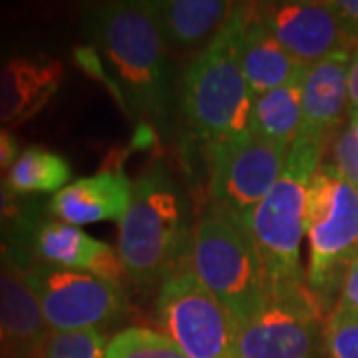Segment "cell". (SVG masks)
Instances as JSON below:
<instances>
[{"instance_id": "obj_20", "label": "cell", "mask_w": 358, "mask_h": 358, "mask_svg": "<svg viewBox=\"0 0 358 358\" xmlns=\"http://www.w3.org/2000/svg\"><path fill=\"white\" fill-rule=\"evenodd\" d=\"M38 201L10 192L6 181L0 179V261L18 273L34 259L30 255L32 235L42 221Z\"/></svg>"}, {"instance_id": "obj_19", "label": "cell", "mask_w": 358, "mask_h": 358, "mask_svg": "<svg viewBox=\"0 0 358 358\" xmlns=\"http://www.w3.org/2000/svg\"><path fill=\"white\" fill-rule=\"evenodd\" d=\"M303 78L253 98L249 131L261 140L291 148L303 124Z\"/></svg>"}, {"instance_id": "obj_29", "label": "cell", "mask_w": 358, "mask_h": 358, "mask_svg": "<svg viewBox=\"0 0 358 358\" xmlns=\"http://www.w3.org/2000/svg\"><path fill=\"white\" fill-rule=\"evenodd\" d=\"M358 110V46L350 56L348 64V112Z\"/></svg>"}, {"instance_id": "obj_24", "label": "cell", "mask_w": 358, "mask_h": 358, "mask_svg": "<svg viewBox=\"0 0 358 358\" xmlns=\"http://www.w3.org/2000/svg\"><path fill=\"white\" fill-rule=\"evenodd\" d=\"M324 358H358V317L331 313L322 327Z\"/></svg>"}, {"instance_id": "obj_1", "label": "cell", "mask_w": 358, "mask_h": 358, "mask_svg": "<svg viewBox=\"0 0 358 358\" xmlns=\"http://www.w3.org/2000/svg\"><path fill=\"white\" fill-rule=\"evenodd\" d=\"M84 32L110 66L115 94L134 114L164 128L173 110V66L150 2H100L84 14Z\"/></svg>"}, {"instance_id": "obj_15", "label": "cell", "mask_w": 358, "mask_h": 358, "mask_svg": "<svg viewBox=\"0 0 358 358\" xmlns=\"http://www.w3.org/2000/svg\"><path fill=\"white\" fill-rule=\"evenodd\" d=\"M131 192L134 183L122 167H103L100 173L76 179L54 193L46 211L74 227L120 221L128 211Z\"/></svg>"}, {"instance_id": "obj_9", "label": "cell", "mask_w": 358, "mask_h": 358, "mask_svg": "<svg viewBox=\"0 0 358 358\" xmlns=\"http://www.w3.org/2000/svg\"><path fill=\"white\" fill-rule=\"evenodd\" d=\"M38 299L52 333L102 329L126 315L128 301L120 282L90 273L30 263L20 271Z\"/></svg>"}, {"instance_id": "obj_2", "label": "cell", "mask_w": 358, "mask_h": 358, "mask_svg": "<svg viewBox=\"0 0 358 358\" xmlns=\"http://www.w3.org/2000/svg\"><path fill=\"white\" fill-rule=\"evenodd\" d=\"M322 150L313 141L296 138L289 148L281 178L251 217L249 233L261 259L267 299L308 289L307 271L301 265V243L308 183L320 166Z\"/></svg>"}, {"instance_id": "obj_12", "label": "cell", "mask_w": 358, "mask_h": 358, "mask_svg": "<svg viewBox=\"0 0 358 358\" xmlns=\"http://www.w3.org/2000/svg\"><path fill=\"white\" fill-rule=\"evenodd\" d=\"M231 22L235 26L239 66L253 98L305 74L307 68L299 64L273 36L257 4H235Z\"/></svg>"}, {"instance_id": "obj_16", "label": "cell", "mask_w": 358, "mask_h": 358, "mask_svg": "<svg viewBox=\"0 0 358 358\" xmlns=\"http://www.w3.org/2000/svg\"><path fill=\"white\" fill-rule=\"evenodd\" d=\"M50 333L30 285L0 261V358H42Z\"/></svg>"}, {"instance_id": "obj_14", "label": "cell", "mask_w": 358, "mask_h": 358, "mask_svg": "<svg viewBox=\"0 0 358 358\" xmlns=\"http://www.w3.org/2000/svg\"><path fill=\"white\" fill-rule=\"evenodd\" d=\"M64 64L56 58L10 56L0 62V128H14L34 117L60 88Z\"/></svg>"}, {"instance_id": "obj_10", "label": "cell", "mask_w": 358, "mask_h": 358, "mask_svg": "<svg viewBox=\"0 0 358 358\" xmlns=\"http://www.w3.org/2000/svg\"><path fill=\"white\" fill-rule=\"evenodd\" d=\"M322 303L305 289L267 303L239 327L237 358H320ZM324 327V324H322Z\"/></svg>"}, {"instance_id": "obj_4", "label": "cell", "mask_w": 358, "mask_h": 358, "mask_svg": "<svg viewBox=\"0 0 358 358\" xmlns=\"http://www.w3.org/2000/svg\"><path fill=\"white\" fill-rule=\"evenodd\" d=\"M251 103L253 96L239 66L235 26L229 18L185 66L179 90L181 114L193 138L209 150L249 129Z\"/></svg>"}, {"instance_id": "obj_17", "label": "cell", "mask_w": 358, "mask_h": 358, "mask_svg": "<svg viewBox=\"0 0 358 358\" xmlns=\"http://www.w3.org/2000/svg\"><path fill=\"white\" fill-rule=\"evenodd\" d=\"M350 56L352 52H338L305 70L301 140L324 148V143L336 134L348 108Z\"/></svg>"}, {"instance_id": "obj_25", "label": "cell", "mask_w": 358, "mask_h": 358, "mask_svg": "<svg viewBox=\"0 0 358 358\" xmlns=\"http://www.w3.org/2000/svg\"><path fill=\"white\" fill-rule=\"evenodd\" d=\"M333 166L343 178L358 189V138L343 129L333 141Z\"/></svg>"}, {"instance_id": "obj_5", "label": "cell", "mask_w": 358, "mask_h": 358, "mask_svg": "<svg viewBox=\"0 0 358 358\" xmlns=\"http://www.w3.org/2000/svg\"><path fill=\"white\" fill-rule=\"evenodd\" d=\"M192 271L229 308L239 327L267 303L261 259L249 229L209 205L192 239Z\"/></svg>"}, {"instance_id": "obj_27", "label": "cell", "mask_w": 358, "mask_h": 358, "mask_svg": "<svg viewBox=\"0 0 358 358\" xmlns=\"http://www.w3.org/2000/svg\"><path fill=\"white\" fill-rule=\"evenodd\" d=\"M329 6L336 14L338 22L343 26L345 34L352 42V46H358V0H329Z\"/></svg>"}, {"instance_id": "obj_6", "label": "cell", "mask_w": 358, "mask_h": 358, "mask_svg": "<svg viewBox=\"0 0 358 358\" xmlns=\"http://www.w3.org/2000/svg\"><path fill=\"white\" fill-rule=\"evenodd\" d=\"M305 237L307 287L324 303L338 294L346 271L358 255V189L333 164H320L310 178Z\"/></svg>"}, {"instance_id": "obj_18", "label": "cell", "mask_w": 358, "mask_h": 358, "mask_svg": "<svg viewBox=\"0 0 358 358\" xmlns=\"http://www.w3.org/2000/svg\"><path fill=\"white\" fill-rule=\"evenodd\" d=\"M150 8L169 50L205 48L229 22L235 2L225 0H152Z\"/></svg>"}, {"instance_id": "obj_30", "label": "cell", "mask_w": 358, "mask_h": 358, "mask_svg": "<svg viewBox=\"0 0 358 358\" xmlns=\"http://www.w3.org/2000/svg\"><path fill=\"white\" fill-rule=\"evenodd\" d=\"M346 129L350 134H355L358 138V110L357 112H348V124H346Z\"/></svg>"}, {"instance_id": "obj_21", "label": "cell", "mask_w": 358, "mask_h": 358, "mask_svg": "<svg viewBox=\"0 0 358 358\" xmlns=\"http://www.w3.org/2000/svg\"><path fill=\"white\" fill-rule=\"evenodd\" d=\"M72 178V167L64 155L56 154L42 145H30L20 152L10 171L6 173V185L10 192L22 197L58 193Z\"/></svg>"}, {"instance_id": "obj_23", "label": "cell", "mask_w": 358, "mask_h": 358, "mask_svg": "<svg viewBox=\"0 0 358 358\" xmlns=\"http://www.w3.org/2000/svg\"><path fill=\"white\" fill-rule=\"evenodd\" d=\"M106 346L96 329L50 333L42 358H106Z\"/></svg>"}, {"instance_id": "obj_11", "label": "cell", "mask_w": 358, "mask_h": 358, "mask_svg": "<svg viewBox=\"0 0 358 358\" xmlns=\"http://www.w3.org/2000/svg\"><path fill=\"white\" fill-rule=\"evenodd\" d=\"M257 8L273 36L305 68L338 52H355L329 2H263Z\"/></svg>"}, {"instance_id": "obj_28", "label": "cell", "mask_w": 358, "mask_h": 358, "mask_svg": "<svg viewBox=\"0 0 358 358\" xmlns=\"http://www.w3.org/2000/svg\"><path fill=\"white\" fill-rule=\"evenodd\" d=\"M18 155V140L14 138L10 129L0 128V176L10 171Z\"/></svg>"}, {"instance_id": "obj_22", "label": "cell", "mask_w": 358, "mask_h": 358, "mask_svg": "<svg viewBox=\"0 0 358 358\" xmlns=\"http://www.w3.org/2000/svg\"><path fill=\"white\" fill-rule=\"evenodd\" d=\"M106 358H187L164 333L152 329H126L106 346Z\"/></svg>"}, {"instance_id": "obj_3", "label": "cell", "mask_w": 358, "mask_h": 358, "mask_svg": "<svg viewBox=\"0 0 358 358\" xmlns=\"http://www.w3.org/2000/svg\"><path fill=\"white\" fill-rule=\"evenodd\" d=\"M187 229L185 195L166 164H152L134 181L131 201L117 229V253L129 281L154 287L176 273Z\"/></svg>"}, {"instance_id": "obj_8", "label": "cell", "mask_w": 358, "mask_h": 358, "mask_svg": "<svg viewBox=\"0 0 358 358\" xmlns=\"http://www.w3.org/2000/svg\"><path fill=\"white\" fill-rule=\"evenodd\" d=\"M211 205L249 229L259 203L281 178L289 148L261 140L249 129L207 150Z\"/></svg>"}, {"instance_id": "obj_7", "label": "cell", "mask_w": 358, "mask_h": 358, "mask_svg": "<svg viewBox=\"0 0 358 358\" xmlns=\"http://www.w3.org/2000/svg\"><path fill=\"white\" fill-rule=\"evenodd\" d=\"M155 317L187 358H237L239 322L192 268H179L162 281Z\"/></svg>"}, {"instance_id": "obj_13", "label": "cell", "mask_w": 358, "mask_h": 358, "mask_svg": "<svg viewBox=\"0 0 358 358\" xmlns=\"http://www.w3.org/2000/svg\"><path fill=\"white\" fill-rule=\"evenodd\" d=\"M30 255L36 263L56 268L90 273L98 279L120 282L128 279L117 247L90 237L80 227L58 219H42L30 241Z\"/></svg>"}, {"instance_id": "obj_26", "label": "cell", "mask_w": 358, "mask_h": 358, "mask_svg": "<svg viewBox=\"0 0 358 358\" xmlns=\"http://www.w3.org/2000/svg\"><path fill=\"white\" fill-rule=\"evenodd\" d=\"M333 310L346 317H358V255L346 271L341 291H338V301Z\"/></svg>"}]
</instances>
